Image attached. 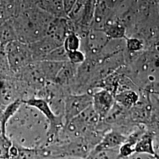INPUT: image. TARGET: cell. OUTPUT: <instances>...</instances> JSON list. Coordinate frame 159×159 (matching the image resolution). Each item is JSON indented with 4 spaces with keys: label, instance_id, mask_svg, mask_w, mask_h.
<instances>
[{
    "label": "cell",
    "instance_id": "obj_12",
    "mask_svg": "<svg viewBox=\"0 0 159 159\" xmlns=\"http://www.w3.org/2000/svg\"><path fill=\"white\" fill-rule=\"evenodd\" d=\"M134 152L139 153H145L155 156L153 148V140L152 136L144 134L138 139L134 146Z\"/></svg>",
    "mask_w": 159,
    "mask_h": 159
},
{
    "label": "cell",
    "instance_id": "obj_5",
    "mask_svg": "<svg viewBox=\"0 0 159 159\" xmlns=\"http://www.w3.org/2000/svg\"><path fill=\"white\" fill-rule=\"evenodd\" d=\"M92 94V106L100 120H104L115 102L114 97L110 91L102 89Z\"/></svg>",
    "mask_w": 159,
    "mask_h": 159
},
{
    "label": "cell",
    "instance_id": "obj_3",
    "mask_svg": "<svg viewBox=\"0 0 159 159\" xmlns=\"http://www.w3.org/2000/svg\"><path fill=\"white\" fill-rule=\"evenodd\" d=\"M92 101V94L90 93L70 94L66 97L64 101V125L91 106Z\"/></svg>",
    "mask_w": 159,
    "mask_h": 159
},
{
    "label": "cell",
    "instance_id": "obj_18",
    "mask_svg": "<svg viewBox=\"0 0 159 159\" xmlns=\"http://www.w3.org/2000/svg\"><path fill=\"white\" fill-rule=\"evenodd\" d=\"M68 61L74 64L80 65L85 60L84 53L80 50L67 52Z\"/></svg>",
    "mask_w": 159,
    "mask_h": 159
},
{
    "label": "cell",
    "instance_id": "obj_15",
    "mask_svg": "<svg viewBox=\"0 0 159 159\" xmlns=\"http://www.w3.org/2000/svg\"><path fill=\"white\" fill-rule=\"evenodd\" d=\"M44 60L60 63L68 61L67 52L65 50L63 45L58 46L54 50H52L46 56Z\"/></svg>",
    "mask_w": 159,
    "mask_h": 159
},
{
    "label": "cell",
    "instance_id": "obj_7",
    "mask_svg": "<svg viewBox=\"0 0 159 159\" xmlns=\"http://www.w3.org/2000/svg\"><path fill=\"white\" fill-rule=\"evenodd\" d=\"M127 140V137L117 131H110L106 134L93 150L92 154L96 155L106 150L121 146Z\"/></svg>",
    "mask_w": 159,
    "mask_h": 159
},
{
    "label": "cell",
    "instance_id": "obj_19",
    "mask_svg": "<svg viewBox=\"0 0 159 159\" xmlns=\"http://www.w3.org/2000/svg\"><path fill=\"white\" fill-rule=\"evenodd\" d=\"M4 20H5V19L4 18L2 15L1 14V12H0V23H1L2 21H3Z\"/></svg>",
    "mask_w": 159,
    "mask_h": 159
},
{
    "label": "cell",
    "instance_id": "obj_9",
    "mask_svg": "<svg viewBox=\"0 0 159 159\" xmlns=\"http://www.w3.org/2000/svg\"><path fill=\"white\" fill-rule=\"evenodd\" d=\"M102 30L110 40L125 39L126 37L125 26L118 18L110 21Z\"/></svg>",
    "mask_w": 159,
    "mask_h": 159
},
{
    "label": "cell",
    "instance_id": "obj_10",
    "mask_svg": "<svg viewBox=\"0 0 159 159\" xmlns=\"http://www.w3.org/2000/svg\"><path fill=\"white\" fill-rule=\"evenodd\" d=\"M16 40L11 18L2 21L0 23V48L4 49L8 43Z\"/></svg>",
    "mask_w": 159,
    "mask_h": 159
},
{
    "label": "cell",
    "instance_id": "obj_11",
    "mask_svg": "<svg viewBox=\"0 0 159 159\" xmlns=\"http://www.w3.org/2000/svg\"><path fill=\"white\" fill-rule=\"evenodd\" d=\"M115 102L128 110L134 106L139 101V95L131 89L120 91L114 96Z\"/></svg>",
    "mask_w": 159,
    "mask_h": 159
},
{
    "label": "cell",
    "instance_id": "obj_14",
    "mask_svg": "<svg viewBox=\"0 0 159 159\" xmlns=\"http://www.w3.org/2000/svg\"><path fill=\"white\" fill-rule=\"evenodd\" d=\"M63 46L67 52L80 50L81 40L79 36L73 31L69 33L63 41Z\"/></svg>",
    "mask_w": 159,
    "mask_h": 159
},
{
    "label": "cell",
    "instance_id": "obj_8",
    "mask_svg": "<svg viewBox=\"0 0 159 159\" xmlns=\"http://www.w3.org/2000/svg\"><path fill=\"white\" fill-rule=\"evenodd\" d=\"M36 62L47 82L48 83H55L57 75L62 68L64 63L47 60H42Z\"/></svg>",
    "mask_w": 159,
    "mask_h": 159
},
{
    "label": "cell",
    "instance_id": "obj_13",
    "mask_svg": "<svg viewBox=\"0 0 159 159\" xmlns=\"http://www.w3.org/2000/svg\"><path fill=\"white\" fill-rule=\"evenodd\" d=\"M22 102H23L21 100H17L14 102H12L11 104L7 105L5 107L2 114L1 118L0 119V126H1V133H4L5 126L7 122L8 121V120L10 119V118L12 116L16 113V111L18 110V108H19Z\"/></svg>",
    "mask_w": 159,
    "mask_h": 159
},
{
    "label": "cell",
    "instance_id": "obj_20",
    "mask_svg": "<svg viewBox=\"0 0 159 159\" xmlns=\"http://www.w3.org/2000/svg\"><path fill=\"white\" fill-rule=\"evenodd\" d=\"M1 132V126H0V133Z\"/></svg>",
    "mask_w": 159,
    "mask_h": 159
},
{
    "label": "cell",
    "instance_id": "obj_16",
    "mask_svg": "<svg viewBox=\"0 0 159 159\" xmlns=\"http://www.w3.org/2000/svg\"><path fill=\"white\" fill-rule=\"evenodd\" d=\"M125 48L130 52H140L145 50L146 45L142 40L135 37H125Z\"/></svg>",
    "mask_w": 159,
    "mask_h": 159
},
{
    "label": "cell",
    "instance_id": "obj_6",
    "mask_svg": "<svg viewBox=\"0 0 159 159\" xmlns=\"http://www.w3.org/2000/svg\"><path fill=\"white\" fill-rule=\"evenodd\" d=\"M29 45L34 62L44 60L52 50L60 46L47 35Z\"/></svg>",
    "mask_w": 159,
    "mask_h": 159
},
{
    "label": "cell",
    "instance_id": "obj_17",
    "mask_svg": "<svg viewBox=\"0 0 159 159\" xmlns=\"http://www.w3.org/2000/svg\"><path fill=\"white\" fill-rule=\"evenodd\" d=\"M13 144L3 133H0V159H10V152Z\"/></svg>",
    "mask_w": 159,
    "mask_h": 159
},
{
    "label": "cell",
    "instance_id": "obj_1",
    "mask_svg": "<svg viewBox=\"0 0 159 159\" xmlns=\"http://www.w3.org/2000/svg\"><path fill=\"white\" fill-rule=\"evenodd\" d=\"M52 17L36 6L23 8L11 18L17 40L30 44L42 39Z\"/></svg>",
    "mask_w": 159,
    "mask_h": 159
},
{
    "label": "cell",
    "instance_id": "obj_2",
    "mask_svg": "<svg viewBox=\"0 0 159 159\" xmlns=\"http://www.w3.org/2000/svg\"><path fill=\"white\" fill-rule=\"evenodd\" d=\"M4 52L10 69L14 75L34 62L29 44L18 40L8 43L4 48Z\"/></svg>",
    "mask_w": 159,
    "mask_h": 159
},
{
    "label": "cell",
    "instance_id": "obj_4",
    "mask_svg": "<svg viewBox=\"0 0 159 159\" xmlns=\"http://www.w3.org/2000/svg\"><path fill=\"white\" fill-rule=\"evenodd\" d=\"M23 102L34 107L44 116L49 123L48 137L50 138L54 136L62 127L63 122L61 117L54 113L48 102L46 100L39 97H33Z\"/></svg>",
    "mask_w": 159,
    "mask_h": 159
}]
</instances>
